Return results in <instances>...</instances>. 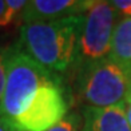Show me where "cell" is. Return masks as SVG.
<instances>
[{
	"instance_id": "obj_13",
	"label": "cell",
	"mask_w": 131,
	"mask_h": 131,
	"mask_svg": "<svg viewBox=\"0 0 131 131\" xmlns=\"http://www.w3.org/2000/svg\"><path fill=\"white\" fill-rule=\"evenodd\" d=\"M0 131H16V128L11 124L8 119L0 116Z\"/></svg>"
},
{
	"instance_id": "obj_1",
	"label": "cell",
	"mask_w": 131,
	"mask_h": 131,
	"mask_svg": "<svg viewBox=\"0 0 131 131\" xmlns=\"http://www.w3.org/2000/svg\"><path fill=\"white\" fill-rule=\"evenodd\" d=\"M82 15L20 27L19 50L55 78L75 68Z\"/></svg>"
},
{
	"instance_id": "obj_3",
	"label": "cell",
	"mask_w": 131,
	"mask_h": 131,
	"mask_svg": "<svg viewBox=\"0 0 131 131\" xmlns=\"http://www.w3.org/2000/svg\"><path fill=\"white\" fill-rule=\"evenodd\" d=\"M78 52H76L75 70H83L102 59L110 56L114 27L118 20V12L111 2H87L83 9Z\"/></svg>"
},
{
	"instance_id": "obj_11",
	"label": "cell",
	"mask_w": 131,
	"mask_h": 131,
	"mask_svg": "<svg viewBox=\"0 0 131 131\" xmlns=\"http://www.w3.org/2000/svg\"><path fill=\"white\" fill-rule=\"evenodd\" d=\"M111 4L119 16L131 17V0H115L111 2Z\"/></svg>"
},
{
	"instance_id": "obj_5",
	"label": "cell",
	"mask_w": 131,
	"mask_h": 131,
	"mask_svg": "<svg viewBox=\"0 0 131 131\" xmlns=\"http://www.w3.org/2000/svg\"><path fill=\"white\" fill-rule=\"evenodd\" d=\"M68 114V103L60 82L39 87L21 111L11 119L16 131H48Z\"/></svg>"
},
{
	"instance_id": "obj_9",
	"label": "cell",
	"mask_w": 131,
	"mask_h": 131,
	"mask_svg": "<svg viewBox=\"0 0 131 131\" xmlns=\"http://www.w3.org/2000/svg\"><path fill=\"white\" fill-rule=\"evenodd\" d=\"M83 116L78 112H68L63 121L51 127L48 131H82Z\"/></svg>"
},
{
	"instance_id": "obj_12",
	"label": "cell",
	"mask_w": 131,
	"mask_h": 131,
	"mask_svg": "<svg viewBox=\"0 0 131 131\" xmlns=\"http://www.w3.org/2000/svg\"><path fill=\"white\" fill-rule=\"evenodd\" d=\"M123 104H124V111H126V116H127L128 123H130V126H131V87H130L128 94H127L126 99H124Z\"/></svg>"
},
{
	"instance_id": "obj_6",
	"label": "cell",
	"mask_w": 131,
	"mask_h": 131,
	"mask_svg": "<svg viewBox=\"0 0 131 131\" xmlns=\"http://www.w3.org/2000/svg\"><path fill=\"white\" fill-rule=\"evenodd\" d=\"M87 2L78 0H29L21 12L23 24L53 21L63 17L79 15Z\"/></svg>"
},
{
	"instance_id": "obj_7",
	"label": "cell",
	"mask_w": 131,
	"mask_h": 131,
	"mask_svg": "<svg viewBox=\"0 0 131 131\" xmlns=\"http://www.w3.org/2000/svg\"><path fill=\"white\" fill-rule=\"evenodd\" d=\"M82 116V131H131L123 103L102 108L86 107Z\"/></svg>"
},
{
	"instance_id": "obj_2",
	"label": "cell",
	"mask_w": 131,
	"mask_h": 131,
	"mask_svg": "<svg viewBox=\"0 0 131 131\" xmlns=\"http://www.w3.org/2000/svg\"><path fill=\"white\" fill-rule=\"evenodd\" d=\"M131 87V71L110 56L78 72V92L86 107H110L124 102Z\"/></svg>"
},
{
	"instance_id": "obj_4",
	"label": "cell",
	"mask_w": 131,
	"mask_h": 131,
	"mask_svg": "<svg viewBox=\"0 0 131 131\" xmlns=\"http://www.w3.org/2000/svg\"><path fill=\"white\" fill-rule=\"evenodd\" d=\"M60 82L20 50L5 52V87L2 116L11 121L26 106L39 87L48 82Z\"/></svg>"
},
{
	"instance_id": "obj_8",
	"label": "cell",
	"mask_w": 131,
	"mask_h": 131,
	"mask_svg": "<svg viewBox=\"0 0 131 131\" xmlns=\"http://www.w3.org/2000/svg\"><path fill=\"white\" fill-rule=\"evenodd\" d=\"M110 58L131 71V17H118L112 34Z\"/></svg>"
},
{
	"instance_id": "obj_14",
	"label": "cell",
	"mask_w": 131,
	"mask_h": 131,
	"mask_svg": "<svg viewBox=\"0 0 131 131\" xmlns=\"http://www.w3.org/2000/svg\"><path fill=\"white\" fill-rule=\"evenodd\" d=\"M5 12H7V0H0V28H3Z\"/></svg>"
},
{
	"instance_id": "obj_10",
	"label": "cell",
	"mask_w": 131,
	"mask_h": 131,
	"mask_svg": "<svg viewBox=\"0 0 131 131\" xmlns=\"http://www.w3.org/2000/svg\"><path fill=\"white\" fill-rule=\"evenodd\" d=\"M5 87V52L0 50V116H2V103Z\"/></svg>"
}]
</instances>
